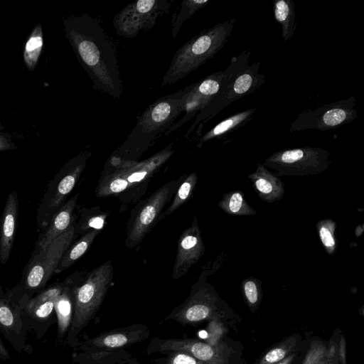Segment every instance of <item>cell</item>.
Returning <instances> with one entry per match:
<instances>
[{
	"mask_svg": "<svg viewBox=\"0 0 364 364\" xmlns=\"http://www.w3.org/2000/svg\"><path fill=\"white\" fill-rule=\"evenodd\" d=\"M65 38L93 87L119 98L123 92L116 45L100 21L86 13L63 20Z\"/></svg>",
	"mask_w": 364,
	"mask_h": 364,
	"instance_id": "6da1fadb",
	"label": "cell"
},
{
	"mask_svg": "<svg viewBox=\"0 0 364 364\" xmlns=\"http://www.w3.org/2000/svg\"><path fill=\"white\" fill-rule=\"evenodd\" d=\"M183 94L184 90H181L151 104L139 116L135 127L112 156L120 161H135L182 114L181 103Z\"/></svg>",
	"mask_w": 364,
	"mask_h": 364,
	"instance_id": "7a4b0ae2",
	"label": "cell"
},
{
	"mask_svg": "<svg viewBox=\"0 0 364 364\" xmlns=\"http://www.w3.org/2000/svg\"><path fill=\"white\" fill-rule=\"evenodd\" d=\"M223 255L218 256L211 266V261L206 264L198 280L192 285L188 296L173 309L166 319L175 321L182 326H196L213 319L233 324L237 315L207 281L208 276L223 264Z\"/></svg>",
	"mask_w": 364,
	"mask_h": 364,
	"instance_id": "3957f363",
	"label": "cell"
},
{
	"mask_svg": "<svg viewBox=\"0 0 364 364\" xmlns=\"http://www.w3.org/2000/svg\"><path fill=\"white\" fill-rule=\"evenodd\" d=\"M113 278V266L107 261L82 277L72 274L74 312L65 342L73 349L80 343V332L95 317L104 301Z\"/></svg>",
	"mask_w": 364,
	"mask_h": 364,
	"instance_id": "277c9868",
	"label": "cell"
},
{
	"mask_svg": "<svg viewBox=\"0 0 364 364\" xmlns=\"http://www.w3.org/2000/svg\"><path fill=\"white\" fill-rule=\"evenodd\" d=\"M150 328L143 323L117 328L80 341L73 349V363L77 364H123L132 356L128 348L146 340Z\"/></svg>",
	"mask_w": 364,
	"mask_h": 364,
	"instance_id": "5b68a950",
	"label": "cell"
},
{
	"mask_svg": "<svg viewBox=\"0 0 364 364\" xmlns=\"http://www.w3.org/2000/svg\"><path fill=\"white\" fill-rule=\"evenodd\" d=\"M236 18L200 31L179 48L162 79V87L183 79L212 58L228 41Z\"/></svg>",
	"mask_w": 364,
	"mask_h": 364,
	"instance_id": "8992f818",
	"label": "cell"
},
{
	"mask_svg": "<svg viewBox=\"0 0 364 364\" xmlns=\"http://www.w3.org/2000/svg\"><path fill=\"white\" fill-rule=\"evenodd\" d=\"M172 144L141 162L117 161V168L100 179L96 190L97 197H107L120 193L149 179L173 154Z\"/></svg>",
	"mask_w": 364,
	"mask_h": 364,
	"instance_id": "52a82bcc",
	"label": "cell"
},
{
	"mask_svg": "<svg viewBox=\"0 0 364 364\" xmlns=\"http://www.w3.org/2000/svg\"><path fill=\"white\" fill-rule=\"evenodd\" d=\"M331 154L319 147H300L274 152L263 165L280 176H308L323 173L331 164Z\"/></svg>",
	"mask_w": 364,
	"mask_h": 364,
	"instance_id": "ba28073f",
	"label": "cell"
},
{
	"mask_svg": "<svg viewBox=\"0 0 364 364\" xmlns=\"http://www.w3.org/2000/svg\"><path fill=\"white\" fill-rule=\"evenodd\" d=\"M91 153L83 151L70 159L49 183L37 211V224L44 229L54 214L66 202L84 171Z\"/></svg>",
	"mask_w": 364,
	"mask_h": 364,
	"instance_id": "9c48e42d",
	"label": "cell"
},
{
	"mask_svg": "<svg viewBox=\"0 0 364 364\" xmlns=\"http://www.w3.org/2000/svg\"><path fill=\"white\" fill-rule=\"evenodd\" d=\"M75 233V222L49 245L35 250L23 279V292L29 298L33 292L43 290L54 274L63 255L73 242Z\"/></svg>",
	"mask_w": 364,
	"mask_h": 364,
	"instance_id": "30bf717a",
	"label": "cell"
},
{
	"mask_svg": "<svg viewBox=\"0 0 364 364\" xmlns=\"http://www.w3.org/2000/svg\"><path fill=\"white\" fill-rule=\"evenodd\" d=\"M259 62L249 65L230 86L219 90L208 105L196 115L186 136L194 133L196 136H200L203 126L221 110L262 86L266 80L264 75L259 73Z\"/></svg>",
	"mask_w": 364,
	"mask_h": 364,
	"instance_id": "8fae6325",
	"label": "cell"
},
{
	"mask_svg": "<svg viewBox=\"0 0 364 364\" xmlns=\"http://www.w3.org/2000/svg\"><path fill=\"white\" fill-rule=\"evenodd\" d=\"M183 177L157 189L136 210L127 226L125 245L128 248L135 247L141 243L159 222L163 209L177 191Z\"/></svg>",
	"mask_w": 364,
	"mask_h": 364,
	"instance_id": "7c38bea8",
	"label": "cell"
},
{
	"mask_svg": "<svg viewBox=\"0 0 364 364\" xmlns=\"http://www.w3.org/2000/svg\"><path fill=\"white\" fill-rule=\"evenodd\" d=\"M355 96L313 109H304L291 124V132L314 129L328 131L346 125L358 117Z\"/></svg>",
	"mask_w": 364,
	"mask_h": 364,
	"instance_id": "4fadbf2b",
	"label": "cell"
},
{
	"mask_svg": "<svg viewBox=\"0 0 364 364\" xmlns=\"http://www.w3.org/2000/svg\"><path fill=\"white\" fill-rule=\"evenodd\" d=\"M168 0H138L127 4L112 19L119 36L134 38L141 31L152 28L157 20L168 13Z\"/></svg>",
	"mask_w": 364,
	"mask_h": 364,
	"instance_id": "5bb4252c",
	"label": "cell"
},
{
	"mask_svg": "<svg viewBox=\"0 0 364 364\" xmlns=\"http://www.w3.org/2000/svg\"><path fill=\"white\" fill-rule=\"evenodd\" d=\"M11 290L0 295V333L18 353L28 352L26 341L31 330L23 307V295Z\"/></svg>",
	"mask_w": 364,
	"mask_h": 364,
	"instance_id": "9a60e30c",
	"label": "cell"
},
{
	"mask_svg": "<svg viewBox=\"0 0 364 364\" xmlns=\"http://www.w3.org/2000/svg\"><path fill=\"white\" fill-rule=\"evenodd\" d=\"M223 71L213 73L185 87L181 107L183 117L165 132L168 135L196 116L219 92Z\"/></svg>",
	"mask_w": 364,
	"mask_h": 364,
	"instance_id": "2e32d148",
	"label": "cell"
},
{
	"mask_svg": "<svg viewBox=\"0 0 364 364\" xmlns=\"http://www.w3.org/2000/svg\"><path fill=\"white\" fill-rule=\"evenodd\" d=\"M64 282L44 289L34 297L23 294V307L28 323L38 339L42 338L48 328L57 323L54 303L62 293Z\"/></svg>",
	"mask_w": 364,
	"mask_h": 364,
	"instance_id": "e0dca14e",
	"label": "cell"
},
{
	"mask_svg": "<svg viewBox=\"0 0 364 364\" xmlns=\"http://www.w3.org/2000/svg\"><path fill=\"white\" fill-rule=\"evenodd\" d=\"M205 245L196 217L191 225L179 237L172 277L178 279L184 276L205 253Z\"/></svg>",
	"mask_w": 364,
	"mask_h": 364,
	"instance_id": "ac0fdd59",
	"label": "cell"
},
{
	"mask_svg": "<svg viewBox=\"0 0 364 364\" xmlns=\"http://www.w3.org/2000/svg\"><path fill=\"white\" fill-rule=\"evenodd\" d=\"M18 215V198L16 191L7 197L0 228V262L7 263L13 248Z\"/></svg>",
	"mask_w": 364,
	"mask_h": 364,
	"instance_id": "d6986e66",
	"label": "cell"
},
{
	"mask_svg": "<svg viewBox=\"0 0 364 364\" xmlns=\"http://www.w3.org/2000/svg\"><path fill=\"white\" fill-rule=\"evenodd\" d=\"M79 193H77L54 214L48 225L43 229L36 243V248L45 247L65 232L75 221L74 210L76 208Z\"/></svg>",
	"mask_w": 364,
	"mask_h": 364,
	"instance_id": "ffe728a7",
	"label": "cell"
},
{
	"mask_svg": "<svg viewBox=\"0 0 364 364\" xmlns=\"http://www.w3.org/2000/svg\"><path fill=\"white\" fill-rule=\"evenodd\" d=\"M255 192L266 203L280 200L284 196V184L274 172L266 168L263 164H257L255 171L248 176Z\"/></svg>",
	"mask_w": 364,
	"mask_h": 364,
	"instance_id": "44dd1931",
	"label": "cell"
},
{
	"mask_svg": "<svg viewBox=\"0 0 364 364\" xmlns=\"http://www.w3.org/2000/svg\"><path fill=\"white\" fill-rule=\"evenodd\" d=\"M72 275L64 281L62 293L54 303V309L57 318V341H65L70 329L74 312V304L72 294Z\"/></svg>",
	"mask_w": 364,
	"mask_h": 364,
	"instance_id": "7402d4cb",
	"label": "cell"
},
{
	"mask_svg": "<svg viewBox=\"0 0 364 364\" xmlns=\"http://www.w3.org/2000/svg\"><path fill=\"white\" fill-rule=\"evenodd\" d=\"M256 110L257 108L253 107L236 113L223 119L203 135L200 136L198 141V146H200L210 140L221 138L245 126L252 120Z\"/></svg>",
	"mask_w": 364,
	"mask_h": 364,
	"instance_id": "603a6c76",
	"label": "cell"
},
{
	"mask_svg": "<svg viewBox=\"0 0 364 364\" xmlns=\"http://www.w3.org/2000/svg\"><path fill=\"white\" fill-rule=\"evenodd\" d=\"M308 341L299 333L291 334L268 349L254 364H276L301 349Z\"/></svg>",
	"mask_w": 364,
	"mask_h": 364,
	"instance_id": "cb8c5ba5",
	"label": "cell"
},
{
	"mask_svg": "<svg viewBox=\"0 0 364 364\" xmlns=\"http://www.w3.org/2000/svg\"><path fill=\"white\" fill-rule=\"evenodd\" d=\"M274 16L282 26V36L285 42L289 41L296 28V5L293 0H274Z\"/></svg>",
	"mask_w": 364,
	"mask_h": 364,
	"instance_id": "d4e9b609",
	"label": "cell"
},
{
	"mask_svg": "<svg viewBox=\"0 0 364 364\" xmlns=\"http://www.w3.org/2000/svg\"><path fill=\"white\" fill-rule=\"evenodd\" d=\"M101 231V230L92 229L83 234L72 245H70L63 255L54 274H58L67 269L78 260L87 252Z\"/></svg>",
	"mask_w": 364,
	"mask_h": 364,
	"instance_id": "484cf974",
	"label": "cell"
},
{
	"mask_svg": "<svg viewBox=\"0 0 364 364\" xmlns=\"http://www.w3.org/2000/svg\"><path fill=\"white\" fill-rule=\"evenodd\" d=\"M43 46L42 25L38 23L31 31L23 50V59L28 71H33L38 64Z\"/></svg>",
	"mask_w": 364,
	"mask_h": 364,
	"instance_id": "4316f807",
	"label": "cell"
},
{
	"mask_svg": "<svg viewBox=\"0 0 364 364\" xmlns=\"http://www.w3.org/2000/svg\"><path fill=\"white\" fill-rule=\"evenodd\" d=\"M218 206L225 213L231 215L250 216L257 214V211L248 204L240 190L225 193Z\"/></svg>",
	"mask_w": 364,
	"mask_h": 364,
	"instance_id": "83f0119b",
	"label": "cell"
},
{
	"mask_svg": "<svg viewBox=\"0 0 364 364\" xmlns=\"http://www.w3.org/2000/svg\"><path fill=\"white\" fill-rule=\"evenodd\" d=\"M210 0H184L176 8L171 18V35L177 36L183 23L200 9L205 7Z\"/></svg>",
	"mask_w": 364,
	"mask_h": 364,
	"instance_id": "f1b7e54d",
	"label": "cell"
},
{
	"mask_svg": "<svg viewBox=\"0 0 364 364\" xmlns=\"http://www.w3.org/2000/svg\"><path fill=\"white\" fill-rule=\"evenodd\" d=\"M197 181L198 176L196 173H191L185 176L184 179L181 183L176 192L173 202L169 207L161 214L159 221L164 219L186 203L191 196Z\"/></svg>",
	"mask_w": 364,
	"mask_h": 364,
	"instance_id": "f546056e",
	"label": "cell"
},
{
	"mask_svg": "<svg viewBox=\"0 0 364 364\" xmlns=\"http://www.w3.org/2000/svg\"><path fill=\"white\" fill-rule=\"evenodd\" d=\"M107 215L99 207L82 208L80 219L75 223V232L83 235L92 229L102 230Z\"/></svg>",
	"mask_w": 364,
	"mask_h": 364,
	"instance_id": "4dcf8cb0",
	"label": "cell"
},
{
	"mask_svg": "<svg viewBox=\"0 0 364 364\" xmlns=\"http://www.w3.org/2000/svg\"><path fill=\"white\" fill-rule=\"evenodd\" d=\"M336 228L337 223L331 218L322 219L316 225L321 242L329 255H335L338 249Z\"/></svg>",
	"mask_w": 364,
	"mask_h": 364,
	"instance_id": "1f68e13d",
	"label": "cell"
},
{
	"mask_svg": "<svg viewBox=\"0 0 364 364\" xmlns=\"http://www.w3.org/2000/svg\"><path fill=\"white\" fill-rule=\"evenodd\" d=\"M241 289L250 311L255 313L263 297L262 282L256 277H248L242 281Z\"/></svg>",
	"mask_w": 364,
	"mask_h": 364,
	"instance_id": "d6a6232c",
	"label": "cell"
},
{
	"mask_svg": "<svg viewBox=\"0 0 364 364\" xmlns=\"http://www.w3.org/2000/svg\"><path fill=\"white\" fill-rule=\"evenodd\" d=\"M327 343L318 337L309 340L308 347L301 364H317L325 355Z\"/></svg>",
	"mask_w": 364,
	"mask_h": 364,
	"instance_id": "836d02e7",
	"label": "cell"
},
{
	"mask_svg": "<svg viewBox=\"0 0 364 364\" xmlns=\"http://www.w3.org/2000/svg\"><path fill=\"white\" fill-rule=\"evenodd\" d=\"M151 364H205L191 355L183 352H171L157 358Z\"/></svg>",
	"mask_w": 364,
	"mask_h": 364,
	"instance_id": "e575fe53",
	"label": "cell"
},
{
	"mask_svg": "<svg viewBox=\"0 0 364 364\" xmlns=\"http://www.w3.org/2000/svg\"><path fill=\"white\" fill-rule=\"evenodd\" d=\"M229 324L225 321L213 319L208 321L206 326V337L205 341L209 345H214L226 336Z\"/></svg>",
	"mask_w": 364,
	"mask_h": 364,
	"instance_id": "d590c367",
	"label": "cell"
},
{
	"mask_svg": "<svg viewBox=\"0 0 364 364\" xmlns=\"http://www.w3.org/2000/svg\"><path fill=\"white\" fill-rule=\"evenodd\" d=\"M341 333L339 328L333 331L331 340L327 344L326 355L317 364H338L337 348Z\"/></svg>",
	"mask_w": 364,
	"mask_h": 364,
	"instance_id": "8d00e7d4",
	"label": "cell"
},
{
	"mask_svg": "<svg viewBox=\"0 0 364 364\" xmlns=\"http://www.w3.org/2000/svg\"><path fill=\"white\" fill-rule=\"evenodd\" d=\"M308 342L299 350L288 355L286 358L276 364H301L302 358L308 347Z\"/></svg>",
	"mask_w": 364,
	"mask_h": 364,
	"instance_id": "74e56055",
	"label": "cell"
},
{
	"mask_svg": "<svg viewBox=\"0 0 364 364\" xmlns=\"http://www.w3.org/2000/svg\"><path fill=\"white\" fill-rule=\"evenodd\" d=\"M346 341L345 336L341 333L337 348L338 364H347L346 363Z\"/></svg>",
	"mask_w": 364,
	"mask_h": 364,
	"instance_id": "f35d334b",
	"label": "cell"
},
{
	"mask_svg": "<svg viewBox=\"0 0 364 364\" xmlns=\"http://www.w3.org/2000/svg\"><path fill=\"white\" fill-rule=\"evenodd\" d=\"M16 149L12 136L7 132H0V151Z\"/></svg>",
	"mask_w": 364,
	"mask_h": 364,
	"instance_id": "ab89813d",
	"label": "cell"
},
{
	"mask_svg": "<svg viewBox=\"0 0 364 364\" xmlns=\"http://www.w3.org/2000/svg\"><path fill=\"white\" fill-rule=\"evenodd\" d=\"M9 358V352H8L7 349L6 348V347L4 346V345L2 342V340L0 337V359L5 360Z\"/></svg>",
	"mask_w": 364,
	"mask_h": 364,
	"instance_id": "60d3db41",
	"label": "cell"
},
{
	"mask_svg": "<svg viewBox=\"0 0 364 364\" xmlns=\"http://www.w3.org/2000/svg\"><path fill=\"white\" fill-rule=\"evenodd\" d=\"M123 364H140L136 358H132L128 361L124 363Z\"/></svg>",
	"mask_w": 364,
	"mask_h": 364,
	"instance_id": "b9f144b4",
	"label": "cell"
},
{
	"mask_svg": "<svg viewBox=\"0 0 364 364\" xmlns=\"http://www.w3.org/2000/svg\"><path fill=\"white\" fill-rule=\"evenodd\" d=\"M4 129V127L0 124V132H1Z\"/></svg>",
	"mask_w": 364,
	"mask_h": 364,
	"instance_id": "7bdbcfd3",
	"label": "cell"
}]
</instances>
